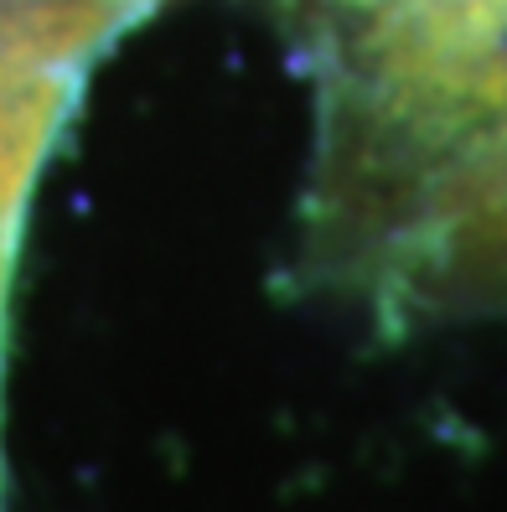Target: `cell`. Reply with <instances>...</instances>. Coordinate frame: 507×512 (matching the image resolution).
<instances>
[{
  "instance_id": "obj_1",
  "label": "cell",
  "mask_w": 507,
  "mask_h": 512,
  "mask_svg": "<svg viewBox=\"0 0 507 512\" xmlns=\"http://www.w3.org/2000/svg\"><path fill=\"white\" fill-rule=\"evenodd\" d=\"M47 125V88L26 83L11 68H0V290H6V228L21 192V176L32 166L37 135Z\"/></svg>"
},
{
  "instance_id": "obj_2",
  "label": "cell",
  "mask_w": 507,
  "mask_h": 512,
  "mask_svg": "<svg viewBox=\"0 0 507 512\" xmlns=\"http://www.w3.org/2000/svg\"><path fill=\"white\" fill-rule=\"evenodd\" d=\"M440 6H497V0H440Z\"/></svg>"
}]
</instances>
